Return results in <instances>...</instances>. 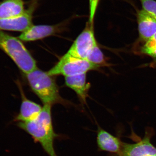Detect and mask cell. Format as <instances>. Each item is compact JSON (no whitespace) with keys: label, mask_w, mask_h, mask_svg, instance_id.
Segmentation results:
<instances>
[{"label":"cell","mask_w":156,"mask_h":156,"mask_svg":"<svg viewBox=\"0 0 156 156\" xmlns=\"http://www.w3.org/2000/svg\"><path fill=\"white\" fill-rule=\"evenodd\" d=\"M52 105H46L38 116L33 121L18 122L17 126L39 143L49 156H58L54 147L56 138L59 137L54 131L51 115Z\"/></svg>","instance_id":"cell-1"},{"label":"cell","mask_w":156,"mask_h":156,"mask_svg":"<svg viewBox=\"0 0 156 156\" xmlns=\"http://www.w3.org/2000/svg\"><path fill=\"white\" fill-rule=\"evenodd\" d=\"M25 75L31 88L44 105L63 103L55 80L48 72L37 68Z\"/></svg>","instance_id":"cell-2"},{"label":"cell","mask_w":156,"mask_h":156,"mask_svg":"<svg viewBox=\"0 0 156 156\" xmlns=\"http://www.w3.org/2000/svg\"><path fill=\"white\" fill-rule=\"evenodd\" d=\"M0 49L25 74L37 68V62L21 40L0 30Z\"/></svg>","instance_id":"cell-3"},{"label":"cell","mask_w":156,"mask_h":156,"mask_svg":"<svg viewBox=\"0 0 156 156\" xmlns=\"http://www.w3.org/2000/svg\"><path fill=\"white\" fill-rule=\"evenodd\" d=\"M99 67L87 59L75 58L65 54L48 73L52 76L57 75L72 76L87 73L89 71L96 69Z\"/></svg>","instance_id":"cell-4"},{"label":"cell","mask_w":156,"mask_h":156,"mask_svg":"<svg viewBox=\"0 0 156 156\" xmlns=\"http://www.w3.org/2000/svg\"><path fill=\"white\" fill-rule=\"evenodd\" d=\"M97 44L94 35L93 24L88 22L84 30L78 36L65 55L87 59Z\"/></svg>","instance_id":"cell-5"},{"label":"cell","mask_w":156,"mask_h":156,"mask_svg":"<svg viewBox=\"0 0 156 156\" xmlns=\"http://www.w3.org/2000/svg\"><path fill=\"white\" fill-rule=\"evenodd\" d=\"M37 1L33 0L28 9L20 15L9 19L0 20V30L23 32L28 29L33 25V14L37 5Z\"/></svg>","instance_id":"cell-6"},{"label":"cell","mask_w":156,"mask_h":156,"mask_svg":"<svg viewBox=\"0 0 156 156\" xmlns=\"http://www.w3.org/2000/svg\"><path fill=\"white\" fill-rule=\"evenodd\" d=\"M66 23L63 22L56 25H33L18 37L25 42L34 41L53 35L61 31Z\"/></svg>","instance_id":"cell-7"},{"label":"cell","mask_w":156,"mask_h":156,"mask_svg":"<svg viewBox=\"0 0 156 156\" xmlns=\"http://www.w3.org/2000/svg\"><path fill=\"white\" fill-rule=\"evenodd\" d=\"M120 156H152L156 155V148L145 136L139 142L135 144L122 142Z\"/></svg>","instance_id":"cell-8"},{"label":"cell","mask_w":156,"mask_h":156,"mask_svg":"<svg viewBox=\"0 0 156 156\" xmlns=\"http://www.w3.org/2000/svg\"><path fill=\"white\" fill-rule=\"evenodd\" d=\"M97 143L100 151L119 154L122 143L119 138L101 128L98 127Z\"/></svg>","instance_id":"cell-9"},{"label":"cell","mask_w":156,"mask_h":156,"mask_svg":"<svg viewBox=\"0 0 156 156\" xmlns=\"http://www.w3.org/2000/svg\"><path fill=\"white\" fill-rule=\"evenodd\" d=\"M137 18L140 38L146 42L156 34V20L143 9L138 12Z\"/></svg>","instance_id":"cell-10"},{"label":"cell","mask_w":156,"mask_h":156,"mask_svg":"<svg viewBox=\"0 0 156 156\" xmlns=\"http://www.w3.org/2000/svg\"><path fill=\"white\" fill-rule=\"evenodd\" d=\"M20 110L18 115L14 119L17 122H28L36 119L41 112L43 107L39 104L22 97Z\"/></svg>","instance_id":"cell-11"},{"label":"cell","mask_w":156,"mask_h":156,"mask_svg":"<svg viewBox=\"0 0 156 156\" xmlns=\"http://www.w3.org/2000/svg\"><path fill=\"white\" fill-rule=\"evenodd\" d=\"M87 73L72 76L65 77L66 86L76 92L83 102H86L88 91L90 87L87 82Z\"/></svg>","instance_id":"cell-12"},{"label":"cell","mask_w":156,"mask_h":156,"mask_svg":"<svg viewBox=\"0 0 156 156\" xmlns=\"http://www.w3.org/2000/svg\"><path fill=\"white\" fill-rule=\"evenodd\" d=\"M23 0H5L0 3V20L9 19L24 13Z\"/></svg>","instance_id":"cell-13"},{"label":"cell","mask_w":156,"mask_h":156,"mask_svg":"<svg viewBox=\"0 0 156 156\" xmlns=\"http://www.w3.org/2000/svg\"><path fill=\"white\" fill-rule=\"evenodd\" d=\"M87 59L89 62L99 67L106 64L104 55L97 44L94 46Z\"/></svg>","instance_id":"cell-14"},{"label":"cell","mask_w":156,"mask_h":156,"mask_svg":"<svg viewBox=\"0 0 156 156\" xmlns=\"http://www.w3.org/2000/svg\"><path fill=\"white\" fill-rule=\"evenodd\" d=\"M141 52L151 56L156 61V34L145 42L141 48Z\"/></svg>","instance_id":"cell-15"},{"label":"cell","mask_w":156,"mask_h":156,"mask_svg":"<svg viewBox=\"0 0 156 156\" xmlns=\"http://www.w3.org/2000/svg\"><path fill=\"white\" fill-rule=\"evenodd\" d=\"M143 10L156 20V1L154 0H140Z\"/></svg>","instance_id":"cell-16"},{"label":"cell","mask_w":156,"mask_h":156,"mask_svg":"<svg viewBox=\"0 0 156 156\" xmlns=\"http://www.w3.org/2000/svg\"><path fill=\"white\" fill-rule=\"evenodd\" d=\"M99 0H89V22L94 24V18L97 10Z\"/></svg>","instance_id":"cell-17"},{"label":"cell","mask_w":156,"mask_h":156,"mask_svg":"<svg viewBox=\"0 0 156 156\" xmlns=\"http://www.w3.org/2000/svg\"><path fill=\"white\" fill-rule=\"evenodd\" d=\"M152 156H156V155H155Z\"/></svg>","instance_id":"cell-18"}]
</instances>
